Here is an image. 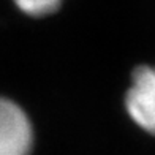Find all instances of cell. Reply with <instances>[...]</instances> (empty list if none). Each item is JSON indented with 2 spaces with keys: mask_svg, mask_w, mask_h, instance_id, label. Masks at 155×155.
<instances>
[{
  "mask_svg": "<svg viewBox=\"0 0 155 155\" xmlns=\"http://www.w3.org/2000/svg\"><path fill=\"white\" fill-rule=\"evenodd\" d=\"M32 141V125L25 112L0 98V155H29Z\"/></svg>",
  "mask_w": 155,
  "mask_h": 155,
  "instance_id": "6da1fadb",
  "label": "cell"
},
{
  "mask_svg": "<svg viewBox=\"0 0 155 155\" xmlns=\"http://www.w3.org/2000/svg\"><path fill=\"white\" fill-rule=\"evenodd\" d=\"M127 111L141 128L155 133V68L139 67L125 98Z\"/></svg>",
  "mask_w": 155,
  "mask_h": 155,
  "instance_id": "7a4b0ae2",
  "label": "cell"
},
{
  "mask_svg": "<svg viewBox=\"0 0 155 155\" xmlns=\"http://www.w3.org/2000/svg\"><path fill=\"white\" fill-rule=\"evenodd\" d=\"M19 10L30 16H46L59 10L62 0H15Z\"/></svg>",
  "mask_w": 155,
  "mask_h": 155,
  "instance_id": "3957f363",
  "label": "cell"
}]
</instances>
